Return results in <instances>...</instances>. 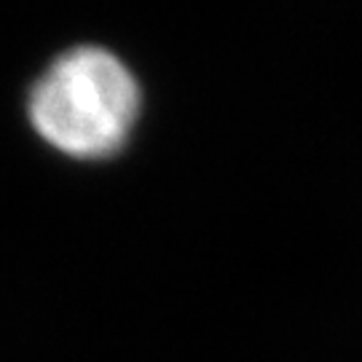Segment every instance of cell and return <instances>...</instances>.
<instances>
[{"mask_svg":"<svg viewBox=\"0 0 362 362\" xmlns=\"http://www.w3.org/2000/svg\"><path fill=\"white\" fill-rule=\"evenodd\" d=\"M140 113V86L116 54L78 46L62 54L30 94V121L46 143L73 158L118 153Z\"/></svg>","mask_w":362,"mask_h":362,"instance_id":"1","label":"cell"}]
</instances>
